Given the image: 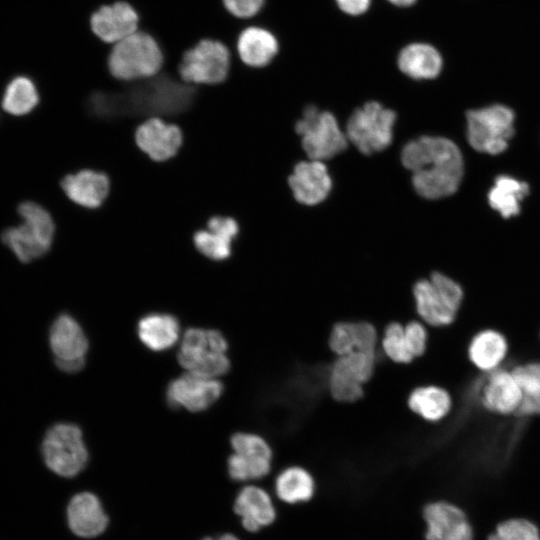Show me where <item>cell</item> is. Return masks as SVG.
<instances>
[{"mask_svg":"<svg viewBox=\"0 0 540 540\" xmlns=\"http://www.w3.org/2000/svg\"><path fill=\"white\" fill-rule=\"evenodd\" d=\"M194 99L195 90L191 86L162 75L120 92H95L88 100V109L92 115L102 119L171 116L187 111Z\"/></svg>","mask_w":540,"mask_h":540,"instance_id":"1","label":"cell"},{"mask_svg":"<svg viewBox=\"0 0 540 540\" xmlns=\"http://www.w3.org/2000/svg\"><path fill=\"white\" fill-rule=\"evenodd\" d=\"M401 162L412 174L415 191L426 199H439L455 193L464 171L458 146L448 138L421 136L407 142Z\"/></svg>","mask_w":540,"mask_h":540,"instance_id":"2","label":"cell"},{"mask_svg":"<svg viewBox=\"0 0 540 540\" xmlns=\"http://www.w3.org/2000/svg\"><path fill=\"white\" fill-rule=\"evenodd\" d=\"M18 213L22 224L4 230L2 241L19 261L28 263L42 257L50 249L54 222L45 208L32 201L21 203Z\"/></svg>","mask_w":540,"mask_h":540,"instance_id":"3","label":"cell"},{"mask_svg":"<svg viewBox=\"0 0 540 540\" xmlns=\"http://www.w3.org/2000/svg\"><path fill=\"white\" fill-rule=\"evenodd\" d=\"M227 350L228 343L219 331L190 328L183 335L177 358L187 372L216 378L230 368Z\"/></svg>","mask_w":540,"mask_h":540,"instance_id":"4","label":"cell"},{"mask_svg":"<svg viewBox=\"0 0 540 540\" xmlns=\"http://www.w3.org/2000/svg\"><path fill=\"white\" fill-rule=\"evenodd\" d=\"M412 291L417 314L426 324L443 327L455 320L463 299V290L456 281L435 272L417 281Z\"/></svg>","mask_w":540,"mask_h":540,"instance_id":"5","label":"cell"},{"mask_svg":"<svg viewBox=\"0 0 540 540\" xmlns=\"http://www.w3.org/2000/svg\"><path fill=\"white\" fill-rule=\"evenodd\" d=\"M295 130L311 160H328L343 152L348 144L346 133L339 127L336 117L312 104L304 108Z\"/></svg>","mask_w":540,"mask_h":540,"instance_id":"6","label":"cell"},{"mask_svg":"<svg viewBox=\"0 0 540 540\" xmlns=\"http://www.w3.org/2000/svg\"><path fill=\"white\" fill-rule=\"evenodd\" d=\"M396 113L380 102L368 101L349 117L345 133L361 153L371 155L386 149L393 139Z\"/></svg>","mask_w":540,"mask_h":540,"instance_id":"7","label":"cell"},{"mask_svg":"<svg viewBox=\"0 0 540 540\" xmlns=\"http://www.w3.org/2000/svg\"><path fill=\"white\" fill-rule=\"evenodd\" d=\"M162 63L163 55L157 42L142 32H135L117 42L108 60L111 74L122 80L152 77Z\"/></svg>","mask_w":540,"mask_h":540,"instance_id":"8","label":"cell"},{"mask_svg":"<svg viewBox=\"0 0 540 540\" xmlns=\"http://www.w3.org/2000/svg\"><path fill=\"white\" fill-rule=\"evenodd\" d=\"M467 118V140L475 150L496 155L508 147L514 134V112L505 105L494 104L470 110Z\"/></svg>","mask_w":540,"mask_h":540,"instance_id":"9","label":"cell"},{"mask_svg":"<svg viewBox=\"0 0 540 540\" xmlns=\"http://www.w3.org/2000/svg\"><path fill=\"white\" fill-rule=\"evenodd\" d=\"M42 455L47 467L62 477H74L88 461L82 431L71 423L53 425L42 442Z\"/></svg>","mask_w":540,"mask_h":540,"instance_id":"10","label":"cell"},{"mask_svg":"<svg viewBox=\"0 0 540 540\" xmlns=\"http://www.w3.org/2000/svg\"><path fill=\"white\" fill-rule=\"evenodd\" d=\"M376 353L354 351L338 356L328 375V387L332 397L351 403L363 397V384L368 382L375 370Z\"/></svg>","mask_w":540,"mask_h":540,"instance_id":"11","label":"cell"},{"mask_svg":"<svg viewBox=\"0 0 540 540\" xmlns=\"http://www.w3.org/2000/svg\"><path fill=\"white\" fill-rule=\"evenodd\" d=\"M230 442L233 453L228 458L227 467L231 479L241 482L259 480L270 473L273 452L263 437L238 432Z\"/></svg>","mask_w":540,"mask_h":540,"instance_id":"12","label":"cell"},{"mask_svg":"<svg viewBox=\"0 0 540 540\" xmlns=\"http://www.w3.org/2000/svg\"><path fill=\"white\" fill-rule=\"evenodd\" d=\"M229 66L230 54L224 44L202 40L183 55L179 70L186 82L217 84L226 79Z\"/></svg>","mask_w":540,"mask_h":540,"instance_id":"13","label":"cell"},{"mask_svg":"<svg viewBox=\"0 0 540 540\" xmlns=\"http://www.w3.org/2000/svg\"><path fill=\"white\" fill-rule=\"evenodd\" d=\"M421 517L424 540H474V529L467 513L449 500L426 502Z\"/></svg>","mask_w":540,"mask_h":540,"instance_id":"14","label":"cell"},{"mask_svg":"<svg viewBox=\"0 0 540 540\" xmlns=\"http://www.w3.org/2000/svg\"><path fill=\"white\" fill-rule=\"evenodd\" d=\"M49 344L60 370L74 373L84 367L88 340L79 323L70 315L61 314L54 320Z\"/></svg>","mask_w":540,"mask_h":540,"instance_id":"15","label":"cell"},{"mask_svg":"<svg viewBox=\"0 0 540 540\" xmlns=\"http://www.w3.org/2000/svg\"><path fill=\"white\" fill-rule=\"evenodd\" d=\"M222 391L223 385L216 378L187 372L171 381L166 397L171 407L199 412L210 407Z\"/></svg>","mask_w":540,"mask_h":540,"instance_id":"16","label":"cell"},{"mask_svg":"<svg viewBox=\"0 0 540 540\" xmlns=\"http://www.w3.org/2000/svg\"><path fill=\"white\" fill-rule=\"evenodd\" d=\"M233 510L242 527L258 533L273 526L279 517L277 505L267 490L256 485L244 486L237 494Z\"/></svg>","mask_w":540,"mask_h":540,"instance_id":"17","label":"cell"},{"mask_svg":"<svg viewBox=\"0 0 540 540\" xmlns=\"http://www.w3.org/2000/svg\"><path fill=\"white\" fill-rule=\"evenodd\" d=\"M294 198L304 205H316L329 195L332 179L323 161H301L288 179Z\"/></svg>","mask_w":540,"mask_h":540,"instance_id":"18","label":"cell"},{"mask_svg":"<svg viewBox=\"0 0 540 540\" xmlns=\"http://www.w3.org/2000/svg\"><path fill=\"white\" fill-rule=\"evenodd\" d=\"M135 139L138 147L152 160L165 161L181 147L182 132L176 125L151 118L137 128Z\"/></svg>","mask_w":540,"mask_h":540,"instance_id":"19","label":"cell"},{"mask_svg":"<svg viewBox=\"0 0 540 540\" xmlns=\"http://www.w3.org/2000/svg\"><path fill=\"white\" fill-rule=\"evenodd\" d=\"M480 397L487 410L509 415L517 413L522 401V392L511 371L496 369L483 383Z\"/></svg>","mask_w":540,"mask_h":540,"instance_id":"20","label":"cell"},{"mask_svg":"<svg viewBox=\"0 0 540 540\" xmlns=\"http://www.w3.org/2000/svg\"><path fill=\"white\" fill-rule=\"evenodd\" d=\"M138 21V14L131 5L117 2L93 13L91 28L101 40L119 42L135 33Z\"/></svg>","mask_w":540,"mask_h":540,"instance_id":"21","label":"cell"},{"mask_svg":"<svg viewBox=\"0 0 540 540\" xmlns=\"http://www.w3.org/2000/svg\"><path fill=\"white\" fill-rule=\"evenodd\" d=\"M396 64L399 71L413 80H432L443 68L439 50L427 42H410L398 52Z\"/></svg>","mask_w":540,"mask_h":540,"instance_id":"22","label":"cell"},{"mask_svg":"<svg viewBox=\"0 0 540 540\" xmlns=\"http://www.w3.org/2000/svg\"><path fill=\"white\" fill-rule=\"evenodd\" d=\"M68 525L83 538L100 535L108 525V517L98 497L90 492L76 494L67 508Z\"/></svg>","mask_w":540,"mask_h":540,"instance_id":"23","label":"cell"},{"mask_svg":"<svg viewBox=\"0 0 540 540\" xmlns=\"http://www.w3.org/2000/svg\"><path fill=\"white\" fill-rule=\"evenodd\" d=\"M378 341V332L370 322L340 321L333 325L328 345L338 357L354 351L376 353Z\"/></svg>","mask_w":540,"mask_h":540,"instance_id":"24","label":"cell"},{"mask_svg":"<svg viewBox=\"0 0 540 540\" xmlns=\"http://www.w3.org/2000/svg\"><path fill=\"white\" fill-rule=\"evenodd\" d=\"M274 494L285 506H302L317 495V483L312 473L303 466L283 468L274 479Z\"/></svg>","mask_w":540,"mask_h":540,"instance_id":"25","label":"cell"},{"mask_svg":"<svg viewBox=\"0 0 540 540\" xmlns=\"http://www.w3.org/2000/svg\"><path fill=\"white\" fill-rule=\"evenodd\" d=\"M239 232L237 222L231 217L215 216L207 223L206 230L194 234L197 250L212 260H224L231 255L232 242Z\"/></svg>","mask_w":540,"mask_h":540,"instance_id":"26","label":"cell"},{"mask_svg":"<svg viewBox=\"0 0 540 540\" xmlns=\"http://www.w3.org/2000/svg\"><path fill=\"white\" fill-rule=\"evenodd\" d=\"M61 187L68 198L76 204L96 208L105 201L110 182L104 173L81 170L65 176L61 181Z\"/></svg>","mask_w":540,"mask_h":540,"instance_id":"27","label":"cell"},{"mask_svg":"<svg viewBox=\"0 0 540 540\" xmlns=\"http://www.w3.org/2000/svg\"><path fill=\"white\" fill-rule=\"evenodd\" d=\"M279 41L268 29L251 26L241 32L237 49L241 60L250 67L270 64L279 52Z\"/></svg>","mask_w":540,"mask_h":540,"instance_id":"28","label":"cell"},{"mask_svg":"<svg viewBox=\"0 0 540 540\" xmlns=\"http://www.w3.org/2000/svg\"><path fill=\"white\" fill-rule=\"evenodd\" d=\"M508 352V342L503 334L493 329L477 333L468 347L469 360L485 372L496 370Z\"/></svg>","mask_w":540,"mask_h":540,"instance_id":"29","label":"cell"},{"mask_svg":"<svg viewBox=\"0 0 540 540\" xmlns=\"http://www.w3.org/2000/svg\"><path fill=\"white\" fill-rule=\"evenodd\" d=\"M179 331L178 320L163 313L146 315L137 326L139 339L153 351H163L173 346L179 338Z\"/></svg>","mask_w":540,"mask_h":540,"instance_id":"30","label":"cell"},{"mask_svg":"<svg viewBox=\"0 0 540 540\" xmlns=\"http://www.w3.org/2000/svg\"><path fill=\"white\" fill-rule=\"evenodd\" d=\"M409 409L426 421L442 420L451 410L452 398L447 390L436 385L419 386L411 391Z\"/></svg>","mask_w":540,"mask_h":540,"instance_id":"31","label":"cell"},{"mask_svg":"<svg viewBox=\"0 0 540 540\" xmlns=\"http://www.w3.org/2000/svg\"><path fill=\"white\" fill-rule=\"evenodd\" d=\"M528 193L527 183L511 176L500 175L488 193V201L503 218H510L520 212V202Z\"/></svg>","mask_w":540,"mask_h":540,"instance_id":"32","label":"cell"},{"mask_svg":"<svg viewBox=\"0 0 540 540\" xmlns=\"http://www.w3.org/2000/svg\"><path fill=\"white\" fill-rule=\"evenodd\" d=\"M39 93L34 81L25 75L12 78L4 89L2 108L10 115L23 116L35 109Z\"/></svg>","mask_w":540,"mask_h":540,"instance_id":"33","label":"cell"},{"mask_svg":"<svg viewBox=\"0 0 540 540\" xmlns=\"http://www.w3.org/2000/svg\"><path fill=\"white\" fill-rule=\"evenodd\" d=\"M511 372L522 392V401L517 414L540 415V362L517 365Z\"/></svg>","mask_w":540,"mask_h":540,"instance_id":"34","label":"cell"},{"mask_svg":"<svg viewBox=\"0 0 540 540\" xmlns=\"http://www.w3.org/2000/svg\"><path fill=\"white\" fill-rule=\"evenodd\" d=\"M487 540H540V530L527 518L512 517L499 522Z\"/></svg>","mask_w":540,"mask_h":540,"instance_id":"35","label":"cell"},{"mask_svg":"<svg viewBox=\"0 0 540 540\" xmlns=\"http://www.w3.org/2000/svg\"><path fill=\"white\" fill-rule=\"evenodd\" d=\"M381 348L395 363L408 364L414 360L405 340L404 325L399 322H391L386 326L381 339Z\"/></svg>","mask_w":540,"mask_h":540,"instance_id":"36","label":"cell"},{"mask_svg":"<svg viewBox=\"0 0 540 540\" xmlns=\"http://www.w3.org/2000/svg\"><path fill=\"white\" fill-rule=\"evenodd\" d=\"M404 335L414 359L422 356L428 344V332L425 325L419 321H410L404 326Z\"/></svg>","mask_w":540,"mask_h":540,"instance_id":"37","label":"cell"},{"mask_svg":"<svg viewBox=\"0 0 540 540\" xmlns=\"http://www.w3.org/2000/svg\"><path fill=\"white\" fill-rule=\"evenodd\" d=\"M266 0H223L226 9L239 18H251L263 8Z\"/></svg>","mask_w":540,"mask_h":540,"instance_id":"38","label":"cell"},{"mask_svg":"<svg viewBox=\"0 0 540 540\" xmlns=\"http://www.w3.org/2000/svg\"><path fill=\"white\" fill-rule=\"evenodd\" d=\"M334 2L344 14L357 17L370 9L372 0H334Z\"/></svg>","mask_w":540,"mask_h":540,"instance_id":"39","label":"cell"},{"mask_svg":"<svg viewBox=\"0 0 540 540\" xmlns=\"http://www.w3.org/2000/svg\"><path fill=\"white\" fill-rule=\"evenodd\" d=\"M391 5L399 8H408L413 6L418 0H386Z\"/></svg>","mask_w":540,"mask_h":540,"instance_id":"40","label":"cell"},{"mask_svg":"<svg viewBox=\"0 0 540 540\" xmlns=\"http://www.w3.org/2000/svg\"><path fill=\"white\" fill-rule=\"evenodd\" d=\"M202 540H240L237 536L233 535V534H224V535H221L217 538H210V537H207V538H204Z\"/></svg>","mask_w":540,"mask_h":540,"instance_id":"41","label":"cell"}]
</instances>
